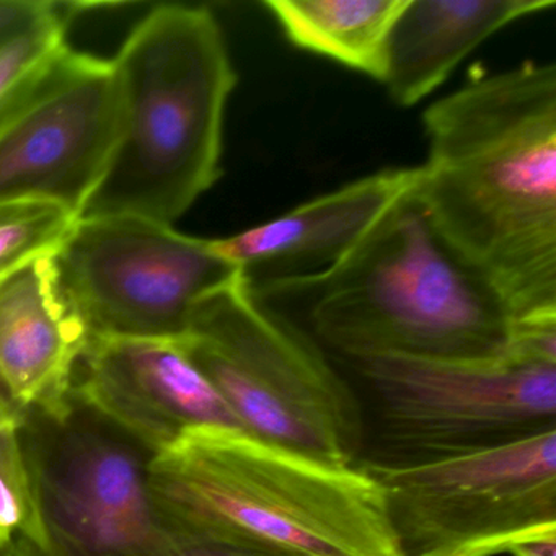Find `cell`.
Returning a JSON list of instances; mask_svg holds the SVG:
<instances>
[{"label": "cell", "mask_w": 556, "mask_h": 556, "mask_svg": "<svg viewBox=\"0 0 556 556\" xmlns=\"http://www.w3.org/2000/svg\"><path fill=\"white\" fill-rule=\"evenodd\" d=\"M416 193L439 239L514 320L556 317V66L477 74L422 115Z\"/></svg>", "instance_id": "6da1fadb"}, {"label": "cell", "mask_w": 556, "mask_h": 556, "mask_svg": "<svg viewBox=\"0 0 556 556\" xmlns=\"http://www.w3.org/2000/svg\"><path fill=\"white\" fill-rule=\"evenodd\" d=\"M112 63L122 129L79 219L174 226L223 177L224 122L239 83L223 27L204 5H159Z\"/></svg>", "instance_id": "7a4b0ae2"}, {"label": "cell", "mask_w": 556, "mask_h": 556, "mask_svg": "<svg viewBox=\"0 0 556 556\" xmlns=\"http://www.w3.org/2000/svg\"><path fill=\"white\" fill-rule=\"evenodd\" d=\"M165 526L243 536L294 556H403L379 483L242 431L185 432L149 464Z\"/></svg>", "instance_id": "3957f363"}, {"label": "cell", "mask_w": 556, "mask_h": 556, "mask_svg": "<svg viewBox=\"0 0 556 556\" xmlns=\"http://www.w3.org/2000/svg\"><path fill=\"white\" fill-rule=\"evenodd\" d=\"M255 291L307 295L315 334L354 363L484 359L509 341V315L442 243L416 197L333 268Z\"/></svg>", "instance_id": "277c9868"}, {"label": "cell", "mask_w": 556, "mask_h": 556, "mask_svg": "<svg viewBox=\"0 0 556 556\" xmlns=\"http://www.w3.org/2000/svg\"><path fill=\"white\" fill-rule=\"evenodd\" d=\"M181 344L245 434L356 467L364 445L357 396L320 348L263 302L243 269L194 305Z\"/></svg>", "instance_id": "5b68a950"}, {"label": "cell", "mask_w": 556, "mask_h": 556, "mask_svg": "<svg viewBox=\"0 0 556 556\" xmlns=\"http://www.w3.org/2000/svg\"><path fill=\"white\" fill-rule=\"evenodd\" d=\"M357 465L379 483L403 556H497L556 535V429L426 464Z\"/></svg>", "instance_id": "8992f818"}, {"label": "cell", "mask_w": 556, "mask_h": 556, "mask_svg": "<svg viewBox=\"0 0 556 556\" xmlns=\"http://www.w3.org/2000/svg\"><path fill=\"white\" fill-rule=\"evenodd\" d=\"M376 396L380 454L415 465L556 429V366L509 354L484 359L380 357L356 363Z\"/></svg>", "instance_id": "52a82bcc"}, {"label": "cell", "mask_w": 556, "mask_h": 556, "mask_svg": "<svg viewBox=\"0 0 556 556\" xmlns=\"http://www.w3.org/2000/svg\"><path fill=\"white\" fill-rule=\"evenodd\" d=\"M22 448L43 543L14 556H148L162 532L149 491L154 454L74 399L63 418L24 413Z\"/></svg>", "instance_id": "ba28073f"}, {"label": "cell", "mask_w": 556, "mask_h": 556, "mask_svg": "<svg viewBox=\"0 0 556 556\" xmlns=\"http://www.w3.org/2000/svg\"><path fill=\"white\" fill-rule=\"evenodd\" d=\"M53 262L90 340H181L194 305L240 269L207 239L135 216L77 220Z\"/></svg>", "instance_id": "9c48e42d"}, {"label": "cell", "mask_w": 556, "mask_h": 556, "mask_svg": "<svg viewBox=\"0 0 556 556\" xmlns=\"http://www.w3.org/2000/svg\"><path fill=\"white\" fill-rule=\"evenodd\" d=\"M122 96L112 61L67 50L0 129V204L43 201L79 219L112 161Z\"/></svg>", "instance_id": "30bf717a"}, {"label": "cell", "mask_w": 556, "mask_h": 556, "mask_svg": "<svg viewBox=\"0 0 556 556\" xmlns=\"http://www.w3.org/2000/svg\"><path fill=\"white\" fill-rule=\"evenodd\" d=\"M73 396L154 455L191 429L242 431L181 340H90L74 372Z\"/></svg>", "instance_id": "8fae6325"}, {"label": "cell", "mask_w": 556, "mask_h": 556, "mask_svg": "<svg viewBox=\"0 0 556 556\" xmlns=\"http://www.w3.org/2000/svg\"><path fill=\"white\" fill-rule=\"evenodd\" d=\"M421 167L386 168L292 207L276 219L224 239L211 252L249 273L281 266L279 278L318 275L363 245L396 210L416 197Z\"/></svg>", "instance_id": "7c38bea8"}, {"label": "cell", "mask_w": 556, "mask_h": 556, "mask_svg": "<svg viewBox=\"0 0 556 556\" xmlns=\"http://www.w3.org/2000/svg\"><path fill=\"white\" fill-rule=\"evenodd\" d=\"M67 304L53 255L0 279V374L22 413L63 418L73 406V379L89 344Z\"/></svg>", "instance_id": "4fadbf2b"}, {"label": "cell", "mask_w": 556, "mask_h": 556, "mask_svg": "<svg viewBox=\"0 0 556 556\" xmlns=\"http://www.w3.org/2000/svg\"><path fill=\"white\" fill-rule=\"evenodd\" d=\"M555 0H406L390 31L382 86L402 109L418 105L478 47Z\"/></svg>", "instance_id": "5bb4252c"}, {"label": "cell", "mask_w": 556, "mask_h": 556, "mask_svg": "<svg viewBox=\"0 0 556 556\" xmlns=\"http://www.w3.org/2000/svg\"><path fill=\"white\" fill-rule=\"evenodd\" d=\"M406 0H265L289 43L382 83L390 31Z\"/></svg>", "instance_id": "9a60e30c"}, {"label": "cell", "mask_w": 556, "mask_h": 556, "mask_svg": "<svg viewBox=\"0 0 556 556\" xmlns=\"http://www.w3.org/2000/svg\"><path fill=\"white\" fill-rule=\"evenodd\" d=\"M70 9L53 2L47 14L0 43V129L30 102L70 50L67 25L76 14Z\"/></svg>", "instance_id": "2e32d148"}, {"label": "cell", "mask_w": 556, "mask_h": 556, "mask_svg": "<svg viewBox=\"0 0 556 556\" xmlns=\"http://www.w3.org/2000/svg\"><path fill=\"white\" fill-rule=\"evenodd\" d=\"M77 220L70 211L43 201L0 204V279L53 255Z\"/></svg>", "instance_id": "e0dca14e"}, {"label": "cell", "mask_w": 556, "mask_h": 556, "mask_svg": "<svg viewBox=\"0 0 556 556\" xmlns=\"http://www.w3.org/2000/svg\"><path fill=\"white\" fill-rule=\"evenodd\" d=\"M0 533L18 549L40 548L43 543L40 510L18 425L0 426Z\"/></svg>", "instance_id": "ac0fdd59"}, {"label": "cell", "mask_w": 556, "mask_h": 556, "mask_svg": "<svg viewBox=\"0 0 556 556\" xmlns=\"http://www.w3.org/2000/svg\"><path fill=\"white\" fill-rule=\"evenodd\" d=\"M162 532L148 556H294L243 536L190 532L162 523Z\"/></svg>", "instance_id": "d6986e66"}, {"label": "cell", "mask_w": 556, "mask_h": 556, "mask_svg": "<svg viewBox=\"0 0 556 556\" xmlns=\"http://www.w3.org/2000/svg\"><path fill=\"white\" fill-rule=\"evenodd\" d=\"M51 4L43 0H0V43L47 14Z\"/></svg>", "instance_id": "ffe728a7"}, {"label": "cell", "mask_w": 556, "mask_h": 556, "mask_svg": "<svg viewBox=\"0 0 556 556\" xmlns=\"http://www.w3.org/2000/svg\"><path fill=\"white\" fill-rule=\"evenodd\" d=\"M507 553L510 556H556V535L526 540L514 545Z\"/></svg>", "instance_id": "44dd1931"}, {"label": "cell", "mask_w": 556, "mask_h": 556, "mask_svg": "<svg viewBox=\"0 0 556 556\" xmlns=\"http://www.w3.org/2000/svg\"><path fill=\"white\" fill-rule=\"evenodd\" d=\"M22 418H24V413L12 399L11 392L2 379V374H0V426L21 425Z\"/></svg>", "instance_id": "7402d4cb"}, {"label": "cell", "mask_w": 556, "mask_h": 556, "mask_svg": "<svg viewBox=\"0 0 556 556\" xmlns=\"http://www.w3.org/2000/svg\"><path fill=\"white\" fill-rule=\"evenodd\" d=\"M0 556H14V548H12V543L5 548L0 549Z\"/></svg>", "instance_id": "603a6c76"}, {"label": "cell", "mask_w": 556, "mask_h": 556, "mask_svg": "<svg viewBox=\"0 0 556 556\" xmlns=\"http://www.w3.org/2000/svg\"><path fill=\"white\" fill-rule=\"evenodd\" d=\"M9 545H11V542H9V540L5 539V536L2 535V533H0V549L5 548V546Z\"/></svg>", "instance_id": "cb8c5ba5"}]
</instances>
